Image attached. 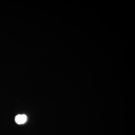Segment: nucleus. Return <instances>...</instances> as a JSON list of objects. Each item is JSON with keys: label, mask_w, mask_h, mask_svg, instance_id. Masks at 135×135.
<instances>
[{"label": "nucleus", "mask_w": 135, "mask_h": 135, "mask_svg": "<svg viewBox=\"0 0 135 135\" xmlns=\"http://www.w3.org/2000/svg\"><path fill=\"white\" fill-rule=\"evenodd\" d=\"M27 119L25 114H18L15 118V121L18 124H23L26 121Z\"/></svg>", "instance_id": "nucleus-1"}]
</instances>
